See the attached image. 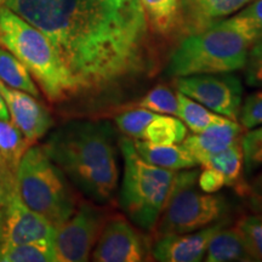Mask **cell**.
<instances>
[{"label": "cell", "mask_w": 262, "mask_h": 262, "mask_svg": "<svg viewBox=\"0 0 262 262\" xmlns=\"http://www.w3.org/2000/svg\"><path fill=\"white\" fill-rule=\"evenodd\" d=\"M254 261L262 262V215H248L239 220L237 227Z\"/></svg>", "instance_id": "27"}, {"label": "cell", "mask_w": 262, "mask_h": 262, "mask_svg": "<svg viewBox=\"0 0 262 262\" xmlns=\"http://www.w3.org/2000/svg\"><path fill=\"white\" fill-rule=\"evenodd\" d=\"M111 8L131 17L146 18L140 0H100Z\"/></svg>", "instance_id": "33"}, {"label": "cell", "mask_w": 262, "mask_h": 262, "mask_svg": "<svg viewBox=\"0 0 262 262\" xmlns=\"http://www.w3.org/2000/svg\"><path fill=\"white\" fill-rule=\"evenodd\" d=\"M234 18L254 41L262 38V0H251Z\"/></svg>", "instance_id": "29"}, {"label": "cell", "mask_w": 262, "mask_h": 262, "mask_svg": "<svg viewBox=\"0 0 262 262\" xmlns=\"http://www.w3.org/2000/svg\"><path fill=\"white\" fill-rule=\"evenodd\" d=\"M178 95L179 111L178 117L181 119L185 125L193 133H201V131L208 129L209 126L215 125V124L224 123L228 118L222 117L220 114L212 112L208 108L203 106L199 102L193 100V98L186 96L182 93Z\"/></svg>", "instance_id": "22"}, {"label": "cell", "mask_w": 262, "mask_h": 262, "mask_svg": "<svg viewBox=\"0 0 262 262\" xmlns=\"http://www.w3.org/2000/svg\"><path fill=\"white\" fill-rule=\"evenodd\" d=\"M238 122L245 131L262 125V90L249 95L243 101Z\"/></svg>", "instance_id": "30"}, {"label": "cell", "mask_w": 262, "mask_h": 262, "mask_svg": "<svg viewBox=\"0 0 262 262\" xmlns=\"http://www.w3.org/2000/svg\"><path fill=\"white\" fill-rule=\"evenodd\" d=\"M251 0H180L183 35L205 31L249 4Z\"/></svg>", "instance_id": "14"}, {"label": "cell", "mask_w": 262, "mask_h": 262, "mask_svg": "<svg viewBox=\"0 0 262 262\" xmlns=\"http://www.w3.org/2000/svg\"><path fill=\"white\" fill-rule=\"evenodd\" d=\"M118 140L108 120H71L41 147L81 193L106 205L114 201L119 183Z\"/></svg>", "instance_id": "2"}, {"label": "cell", "mask_w": 262, "mask_h": 262, "mask_svg": "<svg viewBox=\"0 0 262 262\" xmlns=\"http://www.w3.org/2000/svg\"><path fill=\"white\" fill-rule=\"evenodd\" d=\"M0 48L24 63L51 103L73 100L72 88L51 42L21 16L0 5Z\"/></svg>", "instance_id": "4"}, {"label": "cell", "mask_w": 262, "mask_h": 262, "mask_svg": "<svg viewBox=\"0 0 262 262\" xmlns=\"http://www.w3.org/2000/svg\"><path fill=\"white\" fill-rule=\"evenodd\" d=\"M198 186L203 192L216 193L226 186V179L217 170L204 168L203 171H199Z\"/></svg>", "instance_id": "32"}, {"label": "cell", "mask_w": 262, "mask_h": 262, "mask_svg": "<svg viewBox=\"0 0 262 262\" xmlns=\"http://www.w3.org/2000/svg\"><path fill=\"white\" fill-rule=\"evenodd\" d=\"M244 131L245 129L238 122L227 119L224 123L209 126L201 133L187 135L182 145L199 164L204 157L220 152L242 141Z\"/></svg>", "instance_id": "15"}, {"label": "cell", "mask_w": 262, "mask_h": 262, "mask_svg": "<svg viewBox=\"0 0 262 262\" xmlns=\"http://www.w3.org/2000/svg\"><path fill=\"white\" fill-rule=\"evenodd\" d=\"M247 194L250 198V203L257 214L262 215V171L251 180L248 186Z\"/></svg>", "instance_id": "34"}, {"label": "cell", "mask_w": 262, "mask_h": 262, "mask_svg": "<svg viewBox=\"0 0 262 262\" xmlns=\"http://www.w3.org/2000/svg\"><path fill=\"white\" fill-rule=\"evenodd\" d=\"M157 116L158 114L155 112L136 107L117 114L114 117V123L123 135L129 136L131 139L143 140L146 127Z\"/></svg>", "instance_id": "26"}, {"label": "cell", "mask_w": 262, "mask_h": 262, "mask_svg": "<svg viewBox=\"0 0 262 262\" xmlns=\"http://www.w3.org/2000/svg\"><path fill=\"white\" fill-rule=\"evenodd\" d=\"M0 81L6 86L25 91L34 97L40 95L27 67L3 48H0Z\"/></svg>", "instance_id": "21"}, {"label": "cell", "mask_w": 262, "mask_h": 262, "mask_svg": "<svg viewBox=\"0 0 262 262\" xmlns=\"http://www.w3.org/2000/svg\"><path fill=\"white\" fill-rule=\"evenodd\" d=\"M133 106L145 108V110L157 114H168V116L178 117V95L166 85L159 84L152 88L145 96L140 98Z\"/></svg>", "instance_id": "25"}, {"label": "cell", "mask_w": 262, "mask_h": 262, "mask_svg": "<svg viewBox=\"0 0 262 262\" xmlns=\"http://www.w3.org/2000/svg\"><path fill=\"white\" fill-rule=\"evenodd\" d=\"M244 156V172L251 176L262 168V125L247 130L242 137Z\"/></svg>", "instance_id": "28"}, {"label": "cell", "mask_w": 262, "mask_h": 262, "mask_svg": "<svg viewBox=\"0 0 262 262\" xmlns=\"http://www.w3.org/2000/svg\"><path fill=\"white\" fill-rule=\"evenodd\" d=\"M0 94L4 97L11 122L17 126L29 145H34L47 135L54 122L45 106L35 100L37 97L3 83H0Z\"/></svg>", "instance_id": "12"}, {"label": "cell", "mask_w": 262, "mask_h": 262, "mask_svg": "<svg viewBox=\"0 0 262 262\" xmlns=\"http://www.w3.org/2000/svg\"><path fill=\"white\" fill-rule=\"evenodd\" d=\"M178 91L222 117L238 122L243 85L232 73L195 74L175 78Z\"/></svg>", "instance_id": "9"}, {"label": "cell", "mask_w": 262, "mask_h": 262, "mask_svg": "<svg viewBox=\"0 0 262 262\" xmlns=\"http://www.w3.org/2000/svg\"><path fill=\"white\" fill-rule=\"evenodd\" d=\"M16 186L21 201L58 228L78 208L67 176L41 146H31L19 160Z\"/></svg>", "instance_id": "6"}, {"label": "cell", "mask_w": 262, "mask_h": 262, "mask_svg": "<svg viewBox=\"0 0 262 262\" xmlns=\"http://www.w3.org/2000/svg\"><path fill=\"white\" fill-rule=\"evenodd\" d=\"M0 120H10L9 110L6 107L4 97L2 96V94H0Z\"/></svg>", "instance_id": "37"}, {"label": "cell", "mask_w": 262, "mask_h": 262, "mask_svg": "<svg viewBox=\"0 0 262 262\" xmlns=\"http://www.w3.org/2000/svg\"><path fill=\"white\" fill-rule=\"evenodd\" d=\"M140 4L156 35L169 40L183 34L180 0H140Z\"/></svg>", "instance_id": "16"}, {"label": "cell", "mask_w": 262, "mask_h": 262, "mask_svg": "<svg viewBox=\"0 0 262 262\" xmlns=\"http://www.w3.org/2000/svg\"><path fill=\"white\" fill-rule=\"evenodd\" d=\"M134 146L141 158L159 168L179 171L183 169H191L199 164L188 149L182 143L180 145H153L146 140L133 139Z\"/></svg>", "instance_id": "17"}, {"label": "cell", "mask_w": 262, "mask_h": 262, "mask_svg": "<svg viewBox=\"0 0 262 262\" xmlns=\"http://www.w3.org/2000/svg\"><path fill=\"white\" fill-rule=\"evenodd\" d=\"M253 44V38L232 16L205 31L185 35L169 57L165 74L180 78L243 70Z\"/></svg>", "instance_id": "3"}, {"label": "cell", "mask_w": 262, "mask_h": 262, "mask_svg": "<svg viewBox=\"0 0 262 262\" xmlns=\"http://www.w3.org/2000/svg\"><path fill=\"white\" fill-rule=\"evenodd\" d=\"M0 83H2V81H0Z\"/></svg>", "instance_id": "39"}, {"label": "cell", "mask_w": 262, "mask_h": 262, "mask_svg": "<svg viewBox=\"0 0 262 262\" xmlns=\"http://www.w3.org/2000/svg\"><path fill=\"white\" fill-rule=\"evenodd\" d=\"M29 147L31 145L14 123L0 120V156L15 173L19 160Z\"/></svg>", "instance_id": "24"}, {"label": "cell", "mask_w": 262, "mask_h": 262, "mask_svg": "<svg viewBox=\"0 0 262 262\" xmlns=\"http://www.w3.org/2000/svg\"><path fill=\"white\" fill-rule=\"evenodd\" d=\"M0 182L5 183L10 187L17 188V186H16V173L12 171L2 156H0Z\"/></svg>", "instance_id": "35"}, {"label": "cell", "mask_w": 262, "mask_h": 262, "mask_svg": "<svg viewBox=\"0 0 262 262\" xmlns=\"http://www.w3.org/2000/svg\"><path fill=\"white\" fill-rule=\"evenodd\" d=\"M16 194H17V188L10 187L5 183L0 182V206L8 205Z\"/></svg>", "instance_id": "36"}, {"label": "cell", "mask_w": 262, "mask_h": 262, "mask_svg": "<svg viewBox=\"0 0 262 262\" xmlns=\"http://www.w3.org/2000/svg\"><path fill=\"white\" fill-rule=\"evenodd\" d=\"M187 135V126L181 119L175 116L158 114L146 127L143 140L153 145H180Z\"/></svg>", "instance_id": "20"}, {"label": "cell", "mask_w": 262, "mask_h": 262, "mask_svg": "<svg viewBox=\"0 0 262 262\" xmlns=\"http://www.w3.org/2000/svg\"><path fill=\"white\" fill-rule=\"evenodd\" d=\"M5 211V245H18L34 242H55L57 228L38 212L33 211L19 198L18 193L10 201Z\"/></svg>", "instance_id": "11"}, {"label": "cell", "mask_w": 262, "mask_h": 262, "mask_svg": "<svg viewBox=\"0 0 262 262\" xmlns=\"http://www.w3.org/2000/svg\"><path fill=\"white\" fill-rule=\"evenodd\" d=\"M124 162L119 204L126 217L142 231H155L171 189L176 171L141 158L129 136L118 140Z\"/></svg>", "instance_id": "5"}, {"label": "cell", "mask_w": 262, "mask_h": 262, "mask_svg": "<svg viewBox=\"0 0 262 262\" xmlns=\"http://www.w3.org/2000/svg\"><path fill=\"white\" fill-rule=\"evenodd\" d=\"M243 70L249 86L262 88V38L254 41L249 49Z\"/></svg>", "instance_id": "31"}, {"label": "cell", "mask_w": 262, "mask_h": 262, "mask_svg": "<svg viewBox=\"0 0 262 262\" xmlns=\"http://www.w3.org/2000/svg\"><path fill=\"white\" fill-rule=\"evenodd\" d=\"M110 216L96 203L78 205L73 215L60 226L55 237L58 262H84L90 258Z\"/></svg>", "instance_id": "8"}, {"label": "cell", "mask_w": 262, "mask_h": 262, "mask_svg": "<svg viewBox=\"0 0 262 262\" xmlns=\"http://www.w3.org/2000/svg\"><path fill=\"white\" fill-rule=\"evenodd\" d=\"M225 225V221H220L199 231L157 238L150 254L156 261L160 262L203 261L211 237Z\"/></svg>", "instance_id": "13"}, {"label": "cell", "mask_w": 262, "mask_h": 262, "mask_svg": "<svg viewBox=\"0 0 262 262\" xmlns=\"http://www.w3.org/2000/svg\"><path fill=\"white\" fill-rule=\"evenodd\" d=\"M206 262H249L254 261L249 254L244 239L237 228L219 229L209 242L204 256Z\"/></svg>", "instance_id": "18"}, {"label": "cell", "mask_w": 262, "mask_h": 262, "mask_svg": "<svg viewBox=\"0 0 262 262\" xmlns=\"http://www.w3.org/2000/svg\"><path fill=\"white\" fill-rule=\"evenodd\" d=\"M147 256L146 239L122 216L108 219L91 253L96 262H140Z\"/></svg>", "instance_id": "10"}, {"label": "cell", "mask_w": 262, "mask_h": 262, "mask_svg": "<svg viewBox=\"0 0 262 262\" xmlns=\"http://www.w3.org/2000/svg\"><path fill=\"white\" fill-rule=\"evenodd\" d=\"M55 242L5 245L0 243V262H56Z\"/></svg>", "instance_id": "23"}, {"label": "cell", "mask_w": 262, "mask_h": 262, "mask_svg": "<svg viewBox=\"0 0 262 262\" xmlns=\"http://www.w3.org/2000/svg\"><path fill=\"white\" fill-rule=\"evenodd\" d=\"M204 168H211L220 171L226 179V186L242 188V175L244 171V156L242 141L229 146L228 148L214 155L206 156L199 162Z\"/></svg>", "instance_id": "19"}, {"label": "cell", "mask_w": 262, "mask_h": 262, "mask_svg": "<svg viewBox=\"0 0 262 262\" xmlns=\"http://www.w3.org/2000/svg\"><path fill=\"white\" fill-rule=\"evenodd\" d=\"M199 170L176 172L169 196L155 231L157 238L199 231L216 224L228 210L222 194L203 192L198 186Z\"/></svg>", "instance_id": "7"}, {"label": "cell", "mask_w": 262, "mask_h": 262, "mask_svg": "<svg viewBox=\"0 0 262 262\" xmlns=\"http://www.w3.org/2000/svg\"><path fill=\"white\" fill-rule=\"evenodd\" d=\"M49 39L74 98L118 103L156 72L146 18L100 0H0Z\"/></svg>", "instance_id": "1"}, {"label": "cell", "mask_w": 262, "mask_h": 262, "mask_svg": "<svg viewBox=\"0 0 262 262\" xmlns=\"http://www.w3.org/2000/svg\"><path fill=\"white\" fill-rule=\"evenodd\" d=\"M4 228H5V211L4 206H0V243L4 241Z\"/></svg>", "instance_id": "38"}]
</instances>
